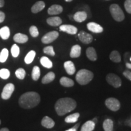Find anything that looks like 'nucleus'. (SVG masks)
Wrapping results in <instances>:
<instances>
[{
	"label": "nucleus",
	"instance_id": "obj_31",
	"mask_svg": "<svg viewBox=\"0 0 131 131\" xmlns=\"http://www.w3.org/2000/svg\"><path fill=\"white\" fill-rule=\"evenodd\" d=\"M9 57V50L7 49L4 48L0 52V63H5Z\"/></svg>",
	"mask_w": 131,
	"mask_h": 131
},
{
	"label": "nucleus",
	"instance_id": "obj_28",
	"mask_svg": "<svg viewBox=\"0 0 131 131\" xmlns=\"http://www.w3.org/2000/svg\"><path fill=\"white\" fill-rule=\"evenodd\" d=\"M40 63L42 66L47 69L52 68L53 66L52 62L46 57H42L40 58Z\"/></svg>",
	"mask_w": 131,
	"mask_h": 131
},
{
	"label": "nucleus",
	"instance_id": "obj_46",
	"mask_svg": "<svg viewBox=\"0 0 131 131\" xmlns=\"http://www.w3.org/2000/svg\"><path fill=\"white\" fill-rule=\"evenodd\" d=\"M1 119H0V124H1Z\"/></svg>",
	"mask_w": 131,
	"mask_h": 131
},
{
	"label": "nucleus",
	"instance_id": "obj_29",
	"mask_svg": "<svg viewBox=\"0 0 131 131\" xmlns=\"http://www.w3.org/2000/svg\"><path fill=\"white\" fill-rule=\"evenodd\" d=\"M35 55L36 52L34 50H30V52H28V53L26 55L25 58H24V62L27 64H29L32 63V61H34V58H35Z\"/></svg>",
	"mask_w": 131,
	"mask_h": 131
},
{
	"label": "nucleus",
	"instance_id": "obj_27",
	"mask_svg": "<svg viewBox=\"0 0 131 131\" xmlns=\"http://www.w3.org/2000/svg\"><path fill=\"white\" fill-rule=\"evenodd\" d=\"M110 60L114 63H119L122 61V58L119 53L117 50H114L111 52L109 56Z\"/></svg>",
	"mask_w": 131,
	"mask_h": 131
},
{
	"label": "nucleus",
	"instance_id": "obj_34",
	"mask_svg": "<svg viewBox=\"0 0 131 131\" xmlns=\"http://www.w3.org/2000/svg\"><path fill=\"white\" fill-rule=\"evenodd\" d=\"M19 52H20L19 47L17 45H15V44L13 45L12 47H11V53H12V57H15V58L18 57Z\"/></svg>",
	"mask_w": 131,
	"mask_h": 131
},
{
	"label": "nucleus",
	"instance_id": "obj_9",
	"mask_svg": "<svg viewBox=\"0 0 131 131\" xmlns=\"http://www.w3.org/2000/svg\"><path fill=\"white\" fill-rule=\"evenodd\" d=\"M80 41L85 45L90 44L93 41V37L91 34H88L84 31H80L78 35Z\"/></svg>",
	"mask_w": 131,
	"mask_h": 131
},
{
	"label": "nucleus",
	"instance_id": "obj_35",
	"mask_svg": "<svg viewBox=\"0 0 131 131\" xmlns=\"http://www.w3.org/2000/svg\"><path fill=\"white\" fill-rule=\"evenodd\" d=\"M43 52L46 54H47V55H50V56H55V53L54 52L53 47L51 46H47L45 47L43 49Z\"/></svg>",
	"mask_w": 131,
	"mask_h": 131
},
{
	"label": "nucleus",
	"instance_id": "obj_5",
	"mask_svg": "<svg viewBox=\"0 0 131 131\" xmlns=\"http://www.w3.org/2000/svg\"><path fill=\"white\" fill-rule=\"evenodd\" d=\"M106 81L111 86L115 88H118L122 86V82L121 78L115 73H109L106 76Z\"/></svg>",
	"mask_w": 131,
	"mask_h": 131
},
{
	"label": "nucleus",
	"instance_id": "obj_33",
	"mask_svg": "<svg viewBox=\"0 0 131 131\" xmlns=\"http://www.w3.org/2000/svg\"><path fill=\"white\" fill-rule=\"evenodd\" d=\"M26 71L24 69L19 68L15 71L16 77L19 80H23L26 77Z\"/></svg>",
	"mask_w": 131,
	"mask_h": 131
},
{
	"label": "nucleus",
	"instance_id": "obj_20",
	"mask_svg": "<svg viewBox=\"0 0 131 131\" xmlns=\"http://www.w3.org/2000/svg\"><path fill=\"white\" fill-rule=\"evenodd\" d=\"M81 48L79 45L73 46L70 52V57L71 58H78L81 55Z\"/></svg>",
	"mask_w": 131,
	"mask_h": 131
},
{
	"label": "nucleus",
	"instance_id": "obj_23",
	"mask_svg": "<svg viewBox=\"0 0 131 131\" xmlns=\"http://www.w3.org/2000/svg\"><path fill=\"white\" fill-rule=\"evenodd\" d=\"M10 35V29L7 26H4L0 29V37L3 40H7Z\"/></svg>",
	"mask_w": 131,
	"mask_h": 131
},
{
	"label": "nucleus",
	"instance_id": "obj_30",
	"mask_svg": "<svg viewBox=\"0 0 131 131\" xmlns=\"http://www.w3.org/2000/svg\"><path fill=\"white\" fill-rule=\"evenodd\" d=\"M41 72L40 69L38 66H34L32 72V78L34 81H37L40 77Z\"/></svg>",
	"mask_w": 131,
	"mask_h": 131
},
{
	"label": "nucleus",
	"instance_id": "obj_32",
	"mask_svg": "<svg viewBox=\"0 0 131 131\" xmlns=\"http://www.w3.org/2000/svg\"><path fill=\"white\" fill-rule=\"evenodd\" d=\"M10 72L7 69H0V78L3 80H7L10 77Z\"/></svg>",
	"mask_w": 131,
	"mask_h": 131
},
{
	"label": "nucleus",
	"instance_id": "obj_22",
	"mask_svg": "<svg viewBox=\"0 0 131 131\" xmlns=\"http://www.w3.org/2000/svg\"><path fill=\"white\" fill-rule=\"evenodd\" d=\"M60 83L61 85L66 87V88H70V87H72L74 85V82L72 79L66 77H63L61 78L60 80Z\"/></svg>",
	"mask_w": 131,
	"mask_h": 131
},
{
	"label": "nucleus",
	"instance_id": "obj_4",
	"mask_svg": "<svg viewBox=\"0 0 131 131\" xmlns=\"http://www.w3.org/2000/svg\"><path fill=\"white\" fill-rule=\"evenodd\" d=\"M110 12L112 18L116 21L118 22H121V21H123L124 19V14L123 12L122 9L119 7L118 4H113L111 5L110 7Z\"/></svg>",
	"mask_w": 131,
	"mask_h": 131
},
{
	"label": "nucleus",
	"instance_id": "obj_24",
	"mask_svg": "<svg viewBox=\"0 0 131 131\" xmlns=\"http://www.w3.org/2000/svg\"><path fill=\"white\" fill-rule=\"evenodd\" d=\"M55 78V74L53 72H50L42 78L41 82L42 84H48L53 81Z\"/></svg>",
	"mask_w": 131,
	"mask_h": 131
},
{
	"label": "nucleus",
	"instance_id": "obj_36",
	"mask_svg": "<svg viewBox=\"0 0 131 131\" xmlns=\"http://www.w3.org/2000/svg\"><path fill=\"white\" fill-rule=\"evenodd\" d=\"M29 32L32 37H37L39 35V32L35 26H32L29 29Z\"/></svg>",
	"mask_w": 131,
	"mask_h": 131
},
{
	"label": "nucleus",
	"instance_id": "obj_8",
	"mask_svg": "<svg viewBox=\"0 0 131 131\" xmlns=\"http://www.w3.org/2000/svg\"><path fill=\"white\" fill-rule=\"evenodd\" d=\"M59 34L57 31H52L45 34L41 38V41L44 44H49L58 38Z\"/></svg>",
	"mask_w": 131,
	"mask_h": 131
},
{
	"label": "nucleus",
	"instance_id": "obj_43",
	"mask_svg": "<svg viewBox=\"0 0 131 131\" xmlns=\"http://www.w3.org/2000/svg\"><path fill=\"white\" fill-rule=\"evenodd\" d=\"M0 131H9V130L7 128H6V127H5V128L1 129V130H0Z\"/></svg>",
	"mask_w": 131,
	"mask_h": 131
},
{
	"label": "nucleus",
	"instance_id": "obj_18",
	"mask_svg": "<svg viewBox=\"0 0 131 131\" xmlns=\"http://www.w3.org/2000/svg\"><path fill=\"white\" fill-rule=\"evenodd\" d=\"M47 23L49 25L51 26H54V27H57V26H60L62 23V20L61 18L58 17V16H52L47 19Z\"/></svg>",
	"mask_w": 131,
	"mask_h": 131
},
{
	"label": "nucleus",
	"instance_id": "obj_38",
	"mask_svg": "<svg viewBox=\"0 0 131 131\" xmlns=\"http://www.w3.org/2000/svg\"><path fill=\"white\" fill-rule=\"evenodd\" d=\"M123 75L127 78V80L131 81V72L129 70H126L123 72Z\"/></svg>",
	"mask_w": 131,
	"mask_h": 131
},
{
	"label": "nucleus",
	"instance_id": "obj_11",
	"mask_svg": "<svg viewBox=\"0 0 131 131\" xmlns=\"http://www.w3.org/2000/svg\"><path fill=\"white\" fill-rule=\"evenodd\" d=\"M87 27L89 30L92 32L96 33V34H99V33L103 32V28L101 26L97 23L94 22L89 23L87 24Z\"/></svg>",
	"mask_w": 131,
	"mask_h": 131
},
{
	"label": "nucleus",
	"instance_id": "obj_26",
	"mask_svg": "<svg viewBox=\"0 0 131 131\" xmlns=\"http://www.w3.org/2000/svg\"><path fill=\"white\" fill-rule=\"evenodd\" d=\"M80 117V114L78 112L74 113L69 115L65 118V122L67 123H73L78 121V118Z\"/></svg>",
	"mask_w": 131,
	"mask_h": 131
},
{
	"label": "nucleus",
	"instance_id": "obj_7",
	"mask_svg": "<svg viewBox=\"0 0 131 131\" xmlns=\"http://www.w3.org/2000/svg\"><path fill=\"white\" fill-rule=\"evenodd\" d=\"M15 90V86L12 83H8L3 88L1 98L3 100H8L11 97Z\"/></svg>",
	"mask_w": 131,
	"mask_h": 131
},
{
	"label": "nucleus",
	"instance_id": "obj_45",
	"mask_svg": "<svg viewBox=\"0 0 131 131\" xmlns=\"http://www.w3.org/2000/svg\"><path fill=\"white\" fill-rule=\"evenodd\" d=\"M66 1V2H71L72 1V0H65Z\"/></svg>",
	"mask_w": 131,
	"mask_h": 131
},
{
	"label": "nucleus",
	"instance_id": "obj_2",
	"mask_svg": "<svg viewBox=\"0 0 131 131\" xmlns=\"http://www.w3.org/2000/svg\"><path fill=\"white\" fill-rule=\"evenodd\" d=\"M40 95L35 92H27L23 94L19 99V104L22 108L29 109L35 107L40 103Z\"/></svg>",
	"mask_w": 131,
	"mask_h": 131
},
{
	"label": "nucleus",
	"instance_id": "obj_10",
	"mask_svg": "<svg viewBox=\"0 0 131 131\" xmlns=\"http://www.w3.org/2000/svg\"><path fill=\"white\" fill-rule=\"evenodd\" d=\"M60 29L61 31L68 33L70 35H75L78 32V29L76 27L72 25H69V24L60 26Z\"/></svg>",
	"mask_w": 131,
	"mask_h": 131
},
{
	"label": "nucleus",
	"instance_id": "obj_19",
	"mask_svg": "<svg viewBox=\"0 0 131 131\" xmlns=\"http://www.w3.org/2000/svg\"><path fill=\"white\" fill-rule=\"evenodd\" d=\"M86 56L91 61H95L97 59V54L94 47H88L86 50Z\"/></svg>",
	"mask_w": 131,
	"mask_h": 131
},
{
	"label": "nucleus",
	"instance_id": "obj_14",
	"mask_svg": "<svg viewBox=\"0 0 131 131\" xmlns=\"http://www.w3.org/2000/svg\"><path fill=\"white\" fill-rule=\"evenodd\" d=\"M64 68L66 71L68 73V74L70 75L74 74L75 70H76L74 64L71 61H66L64 63Z\"/></svg>",
	"mask_w": 131,
	"mask_h": 131
},
{
	"label": "nucleus",
	"instance_id": "obj_1",
	"mask_svg": "<svg viewBox=\"0 0 131 131\" xmlns=\"http://www.w3.org/2000/svg\"><path fill=\"white\" fill-rule=\"evenodd\" d=\"M77 107V103L73 98L66 97L60 98L55 104V109L60 116L64 115L74 110Z\"/></svg>",
	"mask_w": 131,
	"mask_h": 131
},
{
	"label": "nucleus",
	"instance_id": "obj_37",
	"mask_svg": "<svg viewBox=\"0 0 131 131\" xmlns=\"http://www.w3.org/2000/svg\"><path fill=\"white\" fill-rule=\"evenodd\" d=\"M124 6L126 12L131 14V0H126Z\"/></svg>",
	"mask_w": 131,
	"mask_h": 131
},
{
	"label": "nucleus",
	"instance_id": "obj_40",
	"mask_svg": "<svg viewBox=\"0 0 131 131\" xmlns=\"http://www.w3.org/2000/svg\"><path fill=\"white\" fill-rule=\"evenodd\" d=\"M79 126H80V124L78 123V124H77L75 126H74L73 127H72V128H70L69 129H68V130H66L65 131H77L78 127H79Z\"/></svg>",
	"mask_w": 131,
	"mask_h": 131
},
{
	"label": "nucleus",
	"instance_id": "obj_3",
	"mask_svg": "<svg viewBox=\"0 0 131 131\" xmlns=\"http://www.w3.org/2000/svg\"><path fill=\"white\" fill-rule=\"evenodd\" d=\"M77 81L80 85H86L94 78V73L87 69H81L76 74Z\"/></svg>",
	"mask_w": 131,
	"mask_h": 131
},
{
	"label": "nucleus",
	"instance_id": "obj_39",
	"mask_svg": "<svg viewBox=\"0 0 131 131\" xmlns=\"http://www.w3.org/2000/svg\"><path fill=\"white\" fill-rule=\"evenodd\" d=\"M5 17H6V16H5L4 13L2 11H0V23H1L4 21Z\"/></svg>",
	"mask_w": 131,
	"mask_h": 131
},
{
	"label": "nucleus",
	"instance_id": "obj_17",
	"mask_svg": "<svg viewBox=\"0 0 131 131\" xmlns=\"http://www.w3.org/2000/svg\"><path fill=\"white\" fill-rule=\"evenodd\" d=\"M28 40V37L27 35H25V34H21V33H18V34H15L14 37V41L17 42V43H26Z\"/></svg>",
	"mask_w": 131,
	"mask_h": 131
},
{
	"label": "nucleus",
	"instance_id": "obj_13",
	"mask_svg": "<svg viewBox=\"0 0 131 131\" xmlns=\"http://www.w3.org/2000/svg\"><path fill=\"white\" fill-rule=\"evenodd\" d=\"M63 8L61 6L58 4L52 5L47 10V13L49 15H58L63 12Z\"/></svg>",
	"mask_w": 131,
	"mask_h": 131
},
{
	"label": "nucleus",
	"instance_id": "obj_44",
	"mask_svg": "<svg viewBox=\"0 0 131 131\" xmlns=\"http://www.w3.org/2000/svg\"><path fill=\"white\" fill-rule=\"evenodd\" d=\"M92 121L95 123H96L97 122V119H96V118H94L92 119Z\"/></svg>",
	"mask_w": 131,
	"mask_h": 131
},
{
	"label": "nucleus",
	"instance_id": "obj_25",
	"mask_svg": "<svg viewBox=\"0 0 131 131\" xmlns=\"http://www.w3.org/2000/svg\"><path fill=\"white\" fill-rule=\"evenodd\" d=\"M103 127L104 131H113L114 122L111 119H106L103 122Z\"/></svg>",
	"mask_w": 131,
	"mask_h": 131
},
{
	"label": "nucleus",
	"instance_id": "obj_16",
	"mask_svg": "<svg viewBox=\"0 0 131 131\" xmlns=\"http://www.w3.org/2000/svg\"><path fill=\"white\" fill-rule=\"evenodd\" d=\"M41 125L47 129H51L55 126V122L51 118L46 116L41 120Z\"/></svg>",
	"mask_w": 131,
	"mask_h": 131
},
{
	"label": "nucleus",
	"instance_id": "obj_41",
	"mask_svg": "<svg viewBox=\"0 0 131 131\" xmlns=\"http://www.w3.org/2000/svg\"><path fill=\"white\" fill-rule=\"evenodd\" d=\"M126 66L128 69H131V64L129 63H126Z\"/></svg>",
	"mask_w": 131,
	"mask_h": 131
},
{
	"label": "nucleus",
	"instance_id": "obj_15",
	"mask_svg": "<svg viewBox=\"0 0 131 131\" xmlns=\"http://www.w3.org/2000/svg\"><path fill=\"white\" fill-rule=\"evenodd\" d=\"M45 3L44 1H37V3L33 5L32 8H31V11L34 14H37V13H38L42 10L44 9V8L45 7Z\"/></svg>",
	"mask_w": 131,
	"mask_h": 131
},
{
	"label": "nucleus",
	"instance_id": "obj_42",
	"mask_svg": "<svg viewBox=\"0 0 131 131\" xmlns=\"http://www.w3.org/2000/svg\"><path fill=\"white\" fill-rule=\"evenodd\" d=\"M4 5V0H0V7H2Z\"/></svg>",
	"mask_w": 131,
	"mask_h": 131
},
{
	"label": "nucleus",
	"instance_id": "obj_21",
	"mask_svg": "<svg viewBox=\"0 0 131 131\" xmlns=\"http://www.w3.org/2000/svg\"><path fill=\"white\" fill-rule=\"evenodd\" d=\"M95 123L92 120L86 122L82 126L80 131H93L95 129Z\"/></svg>",
	"mask_w": 131,
	"mask_h": 131
},
{
	"label": "nucleus",
	"instance_id": "obj_12",
	"mask_svg": "<svg viewBox=\"0 0 131 131\" xmlns=\"http://www.w3.org/2000/svg\"><path fill=\"white\" fill-rule=\"evenodd\" d=\"M88 18V14L86 11H78L73 16V19L78 23H81L85 21Z\"/></svg>",
	"mask_w": 131,
	"mask_h": 131
},
{
	"label": "nucleus",
	"instance_id": "obj_47",
	"mask_svg": "<svg viewBox=\"0 0 131 131\" xmlns=\"http://www.w3.org/2000/svg\"><path fill=\"white\" fill-rule=\"evenodd\" d=\"M130 61H131V58H130Z\"/></svg>",
	"mask_w": 131,
	"mask_h": 131
},
{
	"label": "nucleus",
	"instance_id": "obj_6",
	"mask_svg": "<svg viewBox=\"0 0 131 131\" xmlns=\"http://www.w3.org/2000/svg\"><path fill=\"white\" fill-rule=\"evenodd\" d=\"M105 104L108 109L112 111H118L120 108V103L115 98H108L105 101Z\"/></svg>",
	"mask_w": 131,
	"mask_h": 131
}]
</instances>
